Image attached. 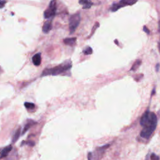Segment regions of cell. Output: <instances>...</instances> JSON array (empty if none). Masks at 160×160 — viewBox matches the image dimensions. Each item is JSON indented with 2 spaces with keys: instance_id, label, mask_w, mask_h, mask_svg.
Wrapping results in <instances>:
<instances>
[{
  "instance_id": "15",
  "label": "cell",
  "mask_w": 160,
  "mask_h": 160,
  "mask_svg": "<svg viewBox=\"0 0 160 160\" xmlns=\"http://www.w3.org/2000/svg\"><path fill=\"white\" fill-rule=\"evenodd\" d=\"M24 106L28 109H33L35 107V105L34 103L32 102H26L24 103Z\"/></svg>"
},
{
  "instance_id": "7",
  "label": "cell",
  "mask_w": 160,
  "mask_h": 160,
  "mask_svg": "<svg viewBox=\"0 0 160 160\" xmlns=\"http://www.w3.org/2000/svg\"><path fill=\"white\" fill-rule=\"evenodd\" d=\"M32 63L34 64V65H35L36 66H39L41 62V53L39 52V53L34 54L32 58Z\"/></svg>"
},
{
  "instance_id": "20",
  "label": "cell",
  "mask_w": 160,
  "mask_h": 160,
  "mask_svg": "<svg viewBox=\"0 0 160 160\" xmlns=\"http://www.w3.org/2000/svg\"><path fill=\"white\" fill-rule=\"evenodd\" d=\"M159 63H158L156 66V70L157 72L159 71Z\"/></svg>"
},
{
  "instance_id": "9",
  "label": "cell",
  "mask_w": 160,
  "mask_h": 160,
  "mask_svg": "<svg viewBox=\"0 0 160 160\" xmlns=\"http://www.w3.org/2000/svg\"><path fill=\"white\" fill-rule=\"evenodd\" d=\"M79 2L83 5V6H82L83 9H89V8H90L91 7V6L92 4V2L91 1H86V0L79 1Z\"/></svg>"
},
{
  "instance_id": "13",
  "label": "cell",
  "mask_w": 160,
  "mask_h": 160,
  "mask_svg": "<svg viewBox=\"0 0 160 160\" xmlns=\"http://www.w3.org/2000/svg\"><path fill=\"white\" fill-rule=\"evenodd\" d=\"M20 133H21V128H19L16 131V132L13 136V138H12V142L13 143H14L18 139V138H19V136H20Z\"/></svg>"
},
{
  "instance_id": "3",
  "label": "cell",
  "mask_w": 160,
  "mask_h": 160,
  "mask_svg": "<svg viewBox=\"0 0 160 160\" xmlns=\"http://www.w3.org/2000/svg\"><path fill=\"white\" fill-rule=\"evenodd\" d=\"M81 20V16L79 13H76L71 15L69 19V32L71 34L73 33L78 26Z\"/></svg>"
},
{
  "instance_id": "4",
  "label": "cell",
  "mask_w": 160,
  "mask_h": 160,
  "mask_svg": "<svg viewBox=\"0 0 160 160\" xmlns=\"http://www.w3.org/2000/svg\"><path fill=\"white\" fill-rule=\"evenodd\" d=\"M56 11V2L55 1H51L49 4L48 8L44 12V17L46 19H49L50 18L55 15Z\"/></svg>"
},
{
  "instance_id": "21",
  "label": "cell",
  "mask_w": 160,
  "mask_h": 160,
  "mask_svg": "<svg viewBox=\"0 0 160 160\" xmlns=\"http://www.w3.org/2000/svg\"><path fill=\"white\" fill-rule=\"evenodd\" d=\"M2 72V69H1V66H0V74H1Z\"/></svg>"
},
{
  "instance_id": "11",
  "label": "cell",
  "mask_w": 160,
  "mask_h": 160,
  "mask_svg": "<svg viewBox=\"0 0 160 160\" xmlns=\"http://www.w3.org/2000/svg\"><path fill=\"white\" fill-rule=\"evenodd\" d=\"M34 123H35L34 121H32V120H30V121L24 126V129H23V130H22V134H24Z\"/></svg>"
},
{
  "instance_id": "14",
  "label": "cell",
  "mask_w": 160,
  "mask_h": 160,
  "mask_svg": "<svg viewBox=\"0 0 160 160\" xmlns=\"http://www.w3.org/2000/svg\"><path fill=\"white\" fill-rule=\"evenodd\" d=\"M83 53L85 54V55H89V54H91L92 53V49L91 47L89 46H87L86 48H85L83 51H82Z\"/></svg>"
},
{
  "instance_id": "19",
  "label": "cell",
  "mask_w": 160,
  "mask_h": 160,
  "mask_svg": "<svg viewBox=\"0 0 160 160\" xmlns=\"http://www.w3.org/2000/svg\"><path fill=\"white\" fill-rule=\"evenodd\" d=\"M143 30H144V32H146L147 34H149V30L147 28V27H146V26H144L143 27Z\"/></svg>"
},
{
  "instance_id": "17",
  "label": "cell",
  "mask_w": 160,
  "mask_h": 160,
  "mask_svg": "<svg viewBox=\"0 0 160 160\" xmlns=\"http://www.w3.org/2000/svg\"><path fill=\"white\" fill-rule=\"evenodd\" d=\"M24 143L28 144L29 146H33L34 145V142L33 141H28V142H22V144H24Z\"/></svg>"
},
{
  "instance_id": "18",
  "label": "cell",
  "mask_w": 160,
  "mask_h": 160,
  "mask_svg": "<svg viewBox=\"0 0 160 160\" xmlns=\"http://www.w3.org/2000/svg\"><path fill=\"white\" fill-rule=\"evenodd\" d=\"M6 2H7V1H1L0 0V8H2Z\"/></svg>"
},
{
  "instance_id": "12",
  "label": "cell",
  "mask_w": 160,
  "mask_h": 160,
  "mask_svg": "<svg viewBox=\"0 0 160 160\" xmlns=\"http://www.w3.org/2000/svg\"><path fill=\"white\" fill-rule=\"evenodd\" d=\"M141 64V60L138 59L137 61H136L134 62V64H132L131 68L130 69V71H136V70L140 66Z\"/></svg>"
},
{
  "instance_id": "8",
  "label": "cell",
  "mask_w": 160,
  "mask_h": 160,
  "mask_svg": "<svg viewBox=\"0 0 160 160\" xmlns=\"http://www.w3.org/2000/svg\"><path fill=\"white\" fill-rule=\"evenodd\" d=\"M136 2V1H134V0H122L118 2V4L119 5L120 8H122L128 5H132Z\"/></svg>"
},
{
  "instance_id": "10",
  "label": "cell",
  "mask_w": 160,
  "mask_h": 160,
  "mask_svg": "<svg viewBox=\"0 0 160 160\" xmlns=\"http://www.w3.org/2000/svg\"><path fill=\"white\" fill-rule=\"evenodd\" d=\"M76 41V38H68L64 39L63 41L66 44L72 46L75 43Z\"/></svg>"
},
{
  "instance_id": "16",
  "label": "cell",
  "mask_w": 160,
  "mask_h": 160,
  "mask_svg": "<svg viewBox=\"0 0 160 160\" xmlns=\"http://www.w3.org/2000/svg\"><path fill=\"white\" fill-rule=\"evenodd\" d=\"M151 160H159V158L156 154L152 153L151 156Z\"/></svg>"
},
{
  "instance_id": "2",
  "label": "cell",
  "mask_w": 160,
  "mask_h": 160,
  "mask_svg": "<svg viewBox=\"0 0 160 160\" xmlns=\"http://www.w3.org/2000/svg\"><path fill=\"white\" fill-rule=\"evenodd\" d=\"M72 67V62L70 60H67L62 64L55 66L52 68H47L44 69L43 72L41 74V76H48V75H52L56 76L61 74H66L67 71H69Z\"/></svg>"
},
{
  "instance_id": "1",
  "label": "cell",
  "mask_w": 160,
  "mask_h": 160,
  "mask_svg": "<svg viewBox=\"0 0 160 160\" xmlns=\"http://www.w3.org/2000/svg\"><path fill=\"white\" fill-rule=\"evenodd\" d=\"M158 119L156 115L148 109L142 116L140 119V124L143 127L140 133L141 137L144 139H149L156 129Z\"/></svg>"
},
{
  "instance_id": "5",
  "label": "cell",
  "mask_w": 160,
  "mask_h": 160,
  "mask_svg": "<svg viewBox=\"0 0 160 160\" xmlns=\"http://www.w3.org/2000/svg\"><path fill=\"white\" fill-rule=\"evenodd\" d=\"M12 147L11 145H8L5 148H4L3 149H2L0 151V159L6 157L9 154V152L12 150Z\"/></svg>"
},
{
  "instance_id": "6",
  "label": "cell",
  "mask_w": 160,
  "mask_h": 160,
  "mask_svg": "<svg viewBox=\"0 0 160 160\" xmlns=\"http://www.w3.org/2000/svg\"><path fill=\"white\" fill-rule=\"evenodd\" d=\"M52 20L46 21L42 26V31L44 33H48L52 29Z\"/></svg>"
}]
</instances>
